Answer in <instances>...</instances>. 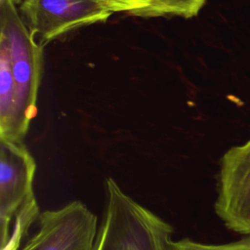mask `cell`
Listing matches in <instances>:
<instances>
[{
  "label": "cell",
  "mask_w": 250,
  "mask_h": 250,
  "mask_svg": "<svg viewBox=\"0 0 250 250\" xmlns=\"http://www.w3.org/2000/svg\"><path fill=\"white\" fill-rule=\"evenodd\" d=\"M16 0L0 1L1 35L7 42L20 110L27 123L37 113L36 101L42 70V48L29 32Z\"/></svg>",
  "instance_id": "1"
},
{
  "label": "cell",
  "mask_w": 250,
  "mask_h": 250,
  "mask_svg": "<svg viewBox=\"0 0 250 250\" xmlns=\"http://www.w3.org/2000/svg\"><path fill=\"white\" fill-rule=\"evenodd\" d=\"M111 14L98 0H22L20 5L23 22L41 47L79 27L104 22Z\"/></svg>",
  "instance_id": "2"
},
{
  "label": "cell",
  "mask_w": 250,
  "mask_h": 250,
  "mask_svg": "<svg viewBox=\"0 0 250 250\" xmlns=\"http://www.w3.org/2000/svg\"><path fill=\"white\" fill-rule=\"evenodd\" d=\"M96 215L81 201H72L38 217V229L21 250H95Z\"/></svg>",
  "instance_id": "3"
},
{
  "label": "cell",
  "mask_w": 250,
  "mask_h": 250,
  "mask_svg": "<svg viewBox=\"0 0 250 250\" xmlns=\"http://www.w3.org/2000/svg\"><path fill=\"white\" fill-rule=\"evenodd\" d=\"M215 212L227 228L250 236V140L221 159Z\"/></svg>",
  "instance_id": "4"
},
{
  "label": "cell",
  "mask_w": 250,
  "mask_h": 250,
  "mask_svg": "<svg viewBox=\"0 0 250 250\" xmlns=\"http://www.w3.org/2000/svg\"><path fill=\"white\" fill-rule=\"evenodd\" d=\"M34 158L21 144L0 139V234L1 244L8 237L19 211L35 200Z\"/></svg>",
  "instance_id": "5"
},
{
  "label": "cell",
  "mask_w": 250,
  "mask_h": 250,
  "mask_svg": "<svg viewBox=\"0 0 250 250\" xmlns=\"http://www.w3.org/2000/svg\"><path fill=\"white\" fill-rule=\"evenodd\" d=\"M29 127L22 117L11 66L10 51L0 36V139L21 142Z\"/></svg>",
  "instance_id": "6"
},
{
  "label": "cell",
  "mask_w": 250,
  "mask_h": 250,
  "mask_svg": "<svg viewBox=\"0 0 250 250\" xmlns=\"http://www.w3.org/2000/svg\"><path fill=\"white\" fill-rule=\"evenodd\" d=\"M111 13H125L135 17L154 18L178 16L192 18L206 0H98Z\"/></svg>",
  "instance_id": "7"
},
{
  "label": "cell",
  "mask_w": 250,
  "mask_h": 250,
  "mask_svg": "<svg viewBox=\"0 0 250 250\" xmlns=\"http://www.w3.org/2000/svg\"><path fill=\"white\" fill-rule=\"evenodd\" d=\"M172 250H250V236L227 244H205L184 238L173 241Z\"/></svg>",
  "instance_id": "8"
}]
</instances>
